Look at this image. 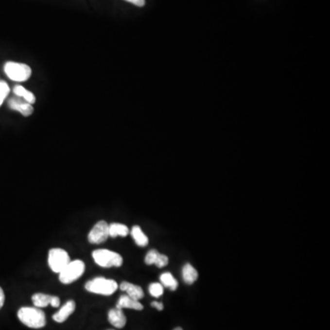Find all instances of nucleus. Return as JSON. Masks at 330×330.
I'll return each mask as SVG.
<instances>
[{
  "label": "nucleus",
  "mask_w": 330,
  "mask_h": 330,
  "mask_svg": "<svg viewBox=\"0 0 330 330\" xmlns=\"http://www.w3.org/2000/svg\"><path fill=\"white\" fill-rule=\"evenodd\" d=\"M17 317L20 322L31 329H41L46 325L45 314L38 307H21L17 312Z\"/></svg>",
  "instance_id": "f257e3e1"
},
{
  "label": "nucleus",
  "mask_w": 330,
  "mask_h": 330,
  "mask_svg": "<svg viewBox=\"0 0 330 330\" xmlns=\"http://www.w3.org/2000/svg\"><path fill=\"white\" fill-rule=\"evenodd\" d=\"M86 290L101 295H111L119 288L118 282L104 277H97L86 283Z\"/></svg>",
  "instance_id": "f03ea898"
},
{
  "label": "nucleus",
  "mask_w": 330,
  "mask_h": 330,
  "mask_svg": "<svg viewBox=\"0 0 330 330\" xmlns=\"http://www.w3.org/2000/svg\"><path fill=\"white\" fill-rule=\"evenodd\" d=\"M93 259L97 265L103 268L121 267L123 263V258L121 254L105 249H99L93 251Z\"/></svg>",
  "instance_id": "7ed1b4c3"
},
{
  "label": "nucleus",
  "mask_w": 330,
  "mask_h": 330,
  "mask_svg": "<svg viewBox=\"0 0 330 330\" xmlns=\"http://www.w3.org/2000/svg\"><path fill=\"white\" fill-rule=\"evenodd\" d=\"M4 71L9 79L15 82H25L32 76V68L26 64L8 62L4 65Z\"/></svg>",
  "instance_id": "20e7f679"
},
{
  "label": "nucleus",
  "mask_w": 330,
  "mask_h": 330,
  "mask_svg": "<svg viewBox=\"0 0 330 330\" xmlns=\"http://www.w3.org/2000/svg\"><path fill=\"white\" fill-rule=\"evenodd\" d=\"M85 262L80 260L71 261L59 274V280L64 284H70L78 280L85 273Z\"/></svg>",
  "instance_id": "39448f33"
},
{
  "label": "nucleus",
  "mask_w": 330,
  "mask_h": 330,
  "mask_svg": "<svg viewBox=\"0 0 330 330\" xmlns=\"http://www.w3.org/2000/svg\"><path fill=\"white\" fill-rule=\"evenodd\" d=\"M70 261L71 260L68 252L63 249L55 248L49 251V267L53 273L60 274Z\"/></svg>",
  "instance_id": "423d86ee"
},
{
  "label": "nucleus",
  "mask_w": 330,
  "mask_h": 330,
  "mask_svg": "<svg viewBox=\"0 0 330 330\" xmlns=\"http://www.w3.org/2000/svg\"><path fill=\"white\" fill-rule=\"evenodd\" d=\"M109 237L108 224L105 220L98 221L88 234V242L92 244H101Z\"/></svg>",
  "instance_id": "0eeeda50"
},
{
  "label": "nucleus",
  "mask_w": 330,
  "mask_h": 330,
  "mask_svg": "<svg viewBox=\"0 0 330 330\" xmlns=\"http://www.w3.org/2000/svg\"><path fill=\"white\" fill-rule=\"evenodd\" d=\"M8 106L12 110H15V111L20 113L24 117L31 116L34 111L33 105L31 103L27 102L23 98L17 97V96L11 97L8 100Z\"/></svg>",
  "instance_id": "6e6552de"
},
{
  "label": "nucleus",
  "mask_w": 330,
  "mask_h": 330,
  "mask_svg": "<svg viewBox=\"0 0 330 330\" xmlns=\"http://www.w3.org/2000/svg\"><path fill=\"white\" fill-rule=\"evenodd\" d=\"M33 302L35 307L42 308L46 307L49 305H51L53 307H59L60 306V299L58 296H53L50 295H45L38 293L33 295Z\"/></svg>",
  "instance_id": "1a4fd4ad"
},
{
  "label": "nucleus",
  "mask_w": 330,
  "mask_h": 330,
  "mask_svg": "<svg viewBox=\"0 0 330 330\" xmlns=\"http://www.w3.org/2000/svg\"><path fill=\"white\" fill-rule=\"evenodd\" d=\"M168 257L164 254H161L158 250H151L146 255L145 263L147 265L155 264L158 268H163L168 264Z\"/></svg>",
  "instance_id": "9d476101"
},
{
  "label": "nucleus",
  "mask_w": 330,
  "mask_h": 330,
  "mask_svg": "<svg viewBox=\"0 0 330 330\" xmlns=\"http://www.w3.org/2000/svg\"><path fill=\"white\" fill-rule=\"evenodd\" d=\"M75 302L73 300H70L66 302L64 306L61 307V309L52 315L53 320L57 323H64L67 318L73 314L75 310Z\"/></svg>",
  "instance_id": "9b49d317"
},
{
  "label": "nucleus",
  "mask_w": 330,
  "mask_h": 330,
  "mask_svg": "<svg viewBox=\"0 0 330 330\" xmlns=\"http://www.w3.org/2000/svg\"><path fill=\"white\" fill-rule=\"evenodd\" d=\"M108 321L117 329H122L125 327L127 323L126 315L123 313L122 309L119 308H113L108 311L107 315Z\"/></svg>",
  "instance_id": "f8f14e48"
},
{
  "label": "nucleus",
  "mask_w": 330,
  "mask_h": 330,
  "mask_svg": "<svg viewBox=\"0 0 330 330\" xmlns=\"http://www.w3.org/2000/svg\"><path fill=\"white\" fill-rule=\"evenodd\" d=\"M120 288L121 291L126 292L127 295H129V297L133 298L138 301H139L144 296V293L141 289V287L136 284H133L129 282H121Z\"/></svg>",
  "instance_id": "ddd939ff"
},
{
  "label": "nucleus",
  "mask_w": 330,
  "mask_h": 330,
  "mask_svg": "<svg viewBox=\"0 0 330 330\" xmlns=\"http://www.w3.org/2000/svg\"><path fill=\"white\" fill-rule=\"evenodd\" d=\"M116 308H119V309L129 308V309H134V310L140 311V310L143 309V306L139 303V301L129 297V295H121L119 299Z\"/></svg>",
  "instance_id": "4468645a"
},
{
  "label": "nucleus",
  "mask_w": 330,
  "mask_h": 330,
  "mask_svg": "<svg viewBox=\"0 0 330 330\" xmlns=\"http://www.w3.org/2000/svg\"><path fill=\"white\" fill-rule=\"evenodd\" d=\"M131 236L135 243L139 247H146L149 243V239L139 226H134L131 229Z\"/></svg>",
  "instance_id": "2eb2a0df"
},
{
  "label": "nucleus",
  "mask_w": 330,
  "mask_h": 330,
  "mask_svg": "<svg viewBox=\"0 0 330 330\" xmlns=\"http://www.w3.org/2000/svg\"><path fill=\"white\" fill-rule=\"evenodd\" d=\"M108 230H109V237H112V238L126 237L128 236L129 232V227L121 223H112L108 225Z\"/></svg>",
  "instance_id": "dca6fc26"
},
{
  "label": "nucleus",
  "mask_w": 330,
  "mask_h": 330,
  "mask_svg": "<svg viewBox=\"0 0 330 330\" xmlns=\"http://www.w3.org/2000/svg\"><path fill=\"white\" fill-rule=\"evenodd\" d=\"M198 278V273L193 268V266L189 263L185 264L183 268V279L185 283L187 284H193Z\"/></svg>",
  "instance_id": "f3484780"
},
{
  "label": "nucleus",
  "mask_w": 330,
  "mask_h": 330,
  "mask_svg": "<svg viewBox=\"0 0 330 330\" xmlns=\"http://www.w3.org/2000/svg\"><path fill=\"white\" fill-rule=\"evenodd\" d=\"M13 92H14L15 96L23 98L24 100H26L29 103H31L32 105H33L36 101V97L34 96L33 92L29 91L28 89L25 88L22 86H16L13 89Z\"/></svg>",
  "instance_id": "a211bd4d"
},
{
  "label": "nucleus",
  "mask_w": 330,
  "mask_h": 330,
  "mask_svg": "<svg viewBox=\"0 0 330 330\" xmlns=\"http://www.w3.org/2000/svg\"><path fill=\"white\" fill-rule=\"evenodd\" d=\"M160 280H161V284L169 288L170 290L175 291L177 289L178 282L176 279L173 276V274L170 273H164L160 276Z\"/></svg>",
  "instance_id": "6ab92c4d"
},
{
  "label": "nucleus",
  "mask_w": 330,
  "mask_h": 330,
  "mask_svg": "<svg viewBox=\"0 0 330 330\" xmlns=\"http://www.w3.org/2000/svg\"><path fill=\"white\" fill-rule=\"evenodd\" d=\"M149 292L153 297H160L163 294V285L159 282H153L149 286Z\"/></svg>",
  "instance_id": "aec40b11"
},
{
  "label": "nucleus",
  "mask_w": 330,
  "mask_h": 330,
  "mask_svg": "<svg viewBox=\"0 0 330 330\" xmlns=\"http://www.w3.org/2000/svg\"><path fill=\"white\" fill-rule=\"evenodd\" d=\"M9 91L10 89L8 84L4 81H0V106L4 103L5 99L8 97Z\"/></svg>",
  "instance_id": "412c9836"
},
{
  "label": "nucleus",
  "mask_w": 330,
  "mask_h": 330,
  "mask_svg": "<svg viewBox=\"0 0 330 330\" xmlns=\"http://www.w3.org/2000/svg\"><path fill=\"white\" fill-rule=\"evenodd\" d=\"M127 2H129L137 7H144L145 5V0H125Z\"/></svg>",
  "instance_id": "4be33fe9"
},
{
  "label": "nucleus",
  "mask_w": 330,
  "mask_h": 330,
  "mask_svg": "<svg viewBox=\"0 0 330 330\" xmlns=\"http://www.w3.org/2000/svg\"><path fill=\"white\" fill-rule=\"evenodd\" d=\"M4 303H5V294H4L3 289L0 287V309L4 306Z\"/></svg>",
  "instance_id": "5701e85b"
},
{
  "label": "nucleus",
  "mask_w": 330,
  "mask_h": 330,
  "mask_svg": "<svg viewBox=\"0 0 330 330\" xmlns=\"http://www.w3.org/2000/svg\"><path fill=\"white\" fill-rule=\"evenodd\" d=\"M152 306L154 307V308H156L159 311H161L163 309V305H162V303H160V302H153L152 303Z\"/></svg>",
  "instance_id": "b1692460"
},
{
  "label": "nucleus",
  "mask_w": 330,
  "mask_h": 330,
  "mask_svg": "<svg viewBox=\"0 0 330 330\" xmlns=\"http://www.w3.org/2000/svg\"><path fill=\"white\" fill-rule=\"evenodd\" d=\"M174 330H183V329L182 328H176V329H174Z\"/></svg>",
  "instance_id": "393cba45"
},
{
  "label": "nucleus",
  "mask_w": 330,
  "mask_h": 330,
  "mask_svg": "<svg viewBox=\"0 0 330 330\" xmlns=\"http://www.w3.org/2000/svg\"></svg>",
  "instance_id": "a878e982"
}]
</instances>
